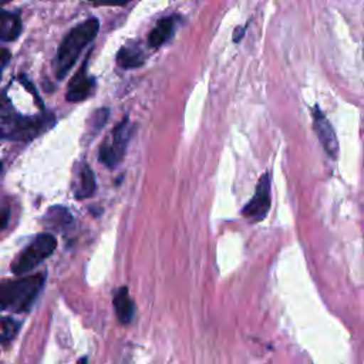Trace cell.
<instances>
[{"label": "cell", "mask_w": 364, "mask_h": 364, "mask_svg": "<svg viewBox=\"0 0 364 364\" xmlns=\"http://www.w3.org/2000/svg\"><path fill=\"white\" fill-rule=\"evenodd\" d=\"M53 121V115H18L4 100L0 101V139H31L50 128Z\"/></svg>", "instance_id": "1"}, {"label": "cell", "mask_w": 364, "mask_h": 364, "mask_svg": "<svg viewBox=\"0 0 364 364\" xmlns=\"http://www.w3.org/2000/svg\"><path fill=\"white\" fill-rule=\"evenodd\" d=\"M44 283V274H33L16 280L0 282V311H27L38 296Z\"/></svg>", "instance_id": "2"}, {"label": "cell", "mask_w": 364, "mask_h": 364, "mask_svg": "<svg viewBox=\"0 0 364 364\" xmlns=\"http://www.w3.org/2000/svg\"><path fill=\"white\" fill-rule=\"evenodd\" d=\"M100 28L97 18H88L74 27L61 41L57 53V75L63 78L74 65L82 48L94 40Z\"/></svg>", "instance_id": "3"}, {"label": "cell", "mask_w": 364, "mask_h": 364, "mask_svg": "<svg viewBox=\"0 0 364 364\" xmlns=\"http://www.w3.org/2000/svg\"><path fill=\"white\" fill-rule=\"evenodd\" d=\"M57 240L51 233H43L36 236V239L27 245L14 259L11 270L16 274H24L38 266L55 250Z\"/></svg>", "instance_id": "4"}, {"label": "cell", "mask_w": 364, "mask_h": 364, "mask_svg": "<svg viewBox=\"0 0 364 364\" xmlns=\"http://www.w3.org/2000/svg\"><path fill=\"white\" fill-rule=\"evenodd\" d=\"M129 135H131V129H129L128 118H124L112 129L111 135L105 138V141L101 144L100 152H98L100 161L109 168L115 166L125 154Z\"/></svg>", "instance_id": "5"}, {"label": "cell", "mask_w": 364, "mask_h": 364, "mask_svg": "<svg viewBox=\"0 0 364 364\" xmlns=\"http://www.w3.org/2000/svg\"><path fill=\"white\" fill-rule=\"evenodd\" d=\"M270 185H272L270 172L267 171L259 178V182L256 185L252 199L242 209V215L252 223L263 220L270 210V205H272Z\"/></svg>", "instance_id": "6"}, {"label": "cell", "mask_w": 364, "mask_h": 364, "mask_svg": "<svg viewBox=\"0 0 364 364\" xmlns=\"http://www.w3.org/2000/svg\"><path fill=\"white\" fill-rule=\"evenodd\" d=\"M313 128L317 135L318 142L321 144L323 149L327 152L328 156L333 159H337L338 156V141L336 136V132L324 115V112L320 109L318 105L313 107Z\"/></svg>", "instance_id": "7"}, {"label": "cell", "mask_w": 364, "mask_h": 364, "mask_svg": "<svg viewBox=\"0 0 364 364\" xmlns=\"http://www.w3.org/2000/svg\"><path fill=\"white\" fill-rule=\"evenodd\" d=\"M87 61L82 63L80 70L75 73L67 88V100L71 102H78L85 100L94 88V80L87 74Z\"/></svg>", "instance_id": "8"}, {"label": "cell", "mask_w": 364, "mask_h": 364, "mask_svg": "<svg viewBox=\"0 0 364 364\" xmlns=\"http://www.w3.org/2000/svg\"><path fill=\"white\" fill-rule=\"evenodd\" d=\"M21 31V20L17 13L0 10V43L13 41Z\"/></svg>", "instance_id": "9"}, {"label": "cell", "mask_w": 364, "mask_h": 364, "mask_svg": "<svg viewBox=\"0 0 364 364\" xmlns=\"http://www.w3.org/2000/svg\"><path fill=\"white\" fill-rule=\"evenodd\" d=\"M114 309H115L118 320L122 324H128V323L132 321L134 313H135V304H134L132 299L129 297L127 287H121L115 293V296H114Z\"/></svg>", "instance_id": "10"}, {"label": "cell", "mask_w": 364, "mask_h": 364, "mask_svg": "<svg viewBox=\"0 0 364 364\" xmlns=\"http://www.w3.org/2000/svg\"><path fill=\"white\" fill-rule=\"evenodd\" d=\"M44 223L53 229L64 230L73 225V216L64 206H51L44 216Z\"/></svg>", "instance_id": "11"}, {"label": "cell", "mask_w": 364, "mask_h": 364, "mask_svg": "<svg viewBox=\"0 0 364 364\" xmlns=\"http://www.w3.org/2000/svg\"><path fill=\"white\" fill-rule=\"evenodd\" d=\"M95 178H94V173L91 171V168L84 164L81 165L80 171H78V182H77V188L74 191L75 196L78 199H85V198H90L94 195L95 192Z\"/></svg>", "instance_id": "12"}, {"label": "cell", "mask_w": 364, "mask_h": 364, "mask_svg": "<svg viewBox=\"0 0 364 364\" xmlns=\"http://www.w3.org/2000/svg\"><path fill=\"white\" fill-rule=\"evenodd\" d=\"M173 26H175V18L173 17H165V18L159 20L158 24L149 33L148 44L154 48L159 47L164 41H166L169 38V36L173 31Z\"/></svg>", "instance_id": "13"}, {"label": "cell", "mask_w": 364, "mask_h": 364, "mask_svg": "<svg viewBox=\"0 0 364 364\" xmlns=\"http://www.w3.org/2000/svg\"><path fill=\"white\" fill-rule=\"evenodd\" d=\"M117 61L122 68H136L144 63V53L136 46H124L117 55Z\"/></svg>", "instance_id": "14"}, {"label": "cell", "mask_w": 364, "mask_h": 364, "mask_svg": "<svg viewBox=\"0 0 364 364\" xmlns=\"http://www.w3.org/2000/svg\"><path fill=\"white\" fill-rule=\"evenodd\" d=\"M18 328H20V324L16 320L10 317H1L0 318V344L14 338Z\"/></svg>", "instance_id": "15"}, {"label": "cell", "mask_w": 364, "mask_h": 364, "mask_svg": "<svg viewBox=\"0 0 364 364\" xmlns=\"http://www.w3.org/2000/svg\"><path fill=\"white\" fill-rule=\"evenodd\" d=\"M108 114H109V111L107 108H101L92 114V117L88 121V131H87L88 136L95 135L104 127V124L108 119Z\"/></svg>", "instance_id": "16"}, {"label": "cell", "mask_w": 364, "mask_h": 364, "mask_svg": "<svg viewBox=\"0 0 364 364\" xmlns=\"http://www.w3.org/2000/svg\"><path fill=\"white\" fill-rule=\"evenodd\" d=\"M10 220V209L9 208H1L0 209V230H3Z\"/></svg>", "instance_id": "17"}, {"label": "cell", "mask_w": 364, "mask_h": 364, "mask_svg": "<svg viewBox=\"0 0 364 364\" xmlns=\"http://www.w3.org/2000/svg\"><path fill=\"white\" fill-rule=\"evenodd\" d=\"M9 60H10V53L7 50H0V78H1L3 70L7 65Z\"/></svg>", "instance_id": "18"}, {"label": "cell", "mask_w": 364, "mask_h": 364, "mask_svg": "<svg viewBox=\"0 0 364 364\" xmlns=\"http://www.w3.org/2000/svg\"><path fill=\"white\" fill-rule=\"evenodd\" d=\"M94 4H119L124 3V0H91Z\"/></svg>", "instance_id": "19"}, {"label": "cell", "mask_w": 364, "mask_h": 364, "mask_svg": "<svg viewBox=\"0 0 364 364\" xmlns=\"http://www.w3.org/2000/svg\"><path fill=\"white\" fill-rule=\"evenodd\" d=\"M243 33H245V27H237L235 30V34H233V41H239L242 37H243Z\"/></svg>", "instance_id": "20"}, {"label": "cell", "mask_w": 364, "mask_h": 364, "mask_svg": "<svg viewBox=\"0 0 364 364\" xmlns=\"http://www.w3.org/2000/svg\"><path fill=\"white\" fill-rule=\"evenodd\" d=\"M77 364H88V360H87V357H81L80 360H78V363Z\"/></svg>", "instance_id": "21"}, {"label": "cell", "mask_w": 364, "mask_h": 364, "mask_svg": "<svg viewBox=\"0 0 364 364\" xmlns=\"http://www.w3.org/2000/svg\"><path fill=\"white\" fill-rule=\"evenodd\" d=\"M9 1H11V0H0L1 4H3V3H9Z\"/></svg>", "instance_id": "22"}, {"label": "cell", "mask_w": 364, "mask_h": 364, "mask_svg": "<svg viewBox=\"0 0 364 364\" xmlns=\"http://www.w3.org/2000/svg\"><path fill=\"white\" fill-rule=\"evenodd\" d=\"M1 172H3V165H1V161H0V175H1Z\"/></svg>", "instance_id": "23"}, {"label": "cell", "mask_w": 364, "mask_h": 364, "mask_svg": "<svg viewBox=\"0 0 364 364\" xmlns=\"http://www.w3.org/2000/svg\"><path fill=\"white\" fill-rule=\"evenodd\" d=\"M125 1H127V0H125Z\"/></svg>", "instance_id": "24"}]
</instances>
